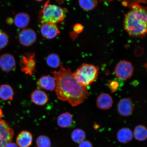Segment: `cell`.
I'll return each mask as SVG.
<instances>
[{
    "mask_svg": "<svg viewBox=\"0 0 147 147\" xmlns=\"http://www.w3.org/2000/svg\"><path fill=\"white\" fill-rule=\"evenodd\" d=\"M147 9L137 4L125 16L124 28L129 34L134 37H142L147 33Z\"/></svg>",
    "mask_w": 147,
    "mask_h": 147,
    "instance_id": "obj_2",
    "label": "cell"
},
{
    "mask_svg": "<svg viewBox=\"0 0 147 147\" xmlns=\"http://www.w3.org/2000/svg\"><path fill=\"white\" fill-rule=\"evenodd\" d=\"M108 87L112 93L115 92L117 91L119 85L117 81L113 80L108 82Z\"/></svg>",
    "mask_w": 147,
    "mask_h": 147,
    "instance_id": "obj_26",
    "label": "cell"
},
{
    "mask_svg": "<svg viewBox=\"0 0 147 147\" xmlns=\"http://www.w3.org/2000/svg\"><path fill=\"white\" fill-rule=\"evenodd\" d=\"M47 65L53 68H57L61 66L60 57L55 53H51L48 56L46 59Z\"/></svg>",
    "mask_w": 147,
    "mask_h": 147,
    "instance_id": "obj_21",
    "label": "cell"
},
{
    "mask_svg": "<svg viewBox=\"0 0 147 147\" xmlns=\"http://www.w3.org/2000/svg\"><path fill=\"white\" fill-rule=\"evenodd\" d=\"M134 69L130 62L123 60L116 66L115 72L117 78L122 80H126L133 76Z\"/></svg>",
    "mask_w": 147,
    "mask_h": 147,
    "instance_id": "obj_6",
    "label": "cell"
},
{
    "mask_svg": "<svg viewBox=\"0 0 147 147\" xmlns=\"http://www.w3.org/2000/svg\"><path fill=\"white\" fill-rule=\"evenodd\" d=\"M16 62L13 55L6 53L0 57V67L3 71L9 72L15 69Z\"/></svg>",
    "mask_w": 147,
    "mask_h": 147,
    "instance_id": "obj_11",
    "label": "cell"
},
{
    "mask_svg": "<svg viewBox=\"0 0 147 147\" xmlns=\"http://www.w3.org/2000/svg\"><path fill=\"white\" fill-rule=\"evenodd\" d=\"M32 134L26 130H23L18 136L16 142L20 147H29L32 145Z\"/></svg>",
    "mask_w": 147,
    "mask_h": 147,
    "instance_id": "obj_15",
    "label": "cell"
},
{
    "mask_svg": "<svg viewBox=\"0 0 147 147\" xmlns=\"http://www.w3.org/2000/svg\"><path fill=\"white\" fill-rule=\"evenodd\" d=\"M41 32L42 36L48 39H52L59 35L60 31L56 24L47 23L42 24Z\"/></svg>",
    "mask_w": 147,
    "mask_h": 147,
    "instance_id": "obj_10",
    "label": "cell"
},
{
    "mask_svg": "<svg viewBox=\"0 0 147 147\" xmlns=\"http://www.w3.org/2000/svg\"><path fill=\"white\" fill-rule=\"evenodd\" d=\"M38 87L42 88L47 90H54L56 88V82L54 77L46 75L40 78L37 82Z\"/></svg>",
    "mask_w": 147,
    "mask_h": 147,
    "instance_id": "obj_13",
    "label": "cell"
},
{
    "mask_svg": "<svg viewBox=\"0 0 147 147\" xmlns=\"http://www.w3.org/2000/svg\"><path fill=\"white\" fill-rule=\"evenodd\" d=\"M37 39L36 32L32 29H23L18 34V40L20 44L24 47H29L36 42Z\"/></svg>",
    "mask_w": 147,
    "mask_h": 147,
    "instance_id": "obj_8",
    "label": "cell"
},
{
    "mask_svg": "<svg viewBox=\"0 0 147 147\" xmlns=\"http://www.w3.org/2000/svg\"><path fill=\"white\" fill-rule=\"evenodd\" d=\"M48 1L38 14V22L41 24L50 23L56 24L62 22L65 19V11L56 5L49 4Z\"/></svg>",
    "mask_w": 147,
    "mask_h": 147,
    "instance_id": "obj_3",
    "label": "cell"
},
{
    "mask_svg": "<svg viewBox=\"0 0 147 147\" xmlns=\"http://www.w3.org/2000/svg\"><path fill=\"white\" fill-rule=\"evenodd\" d=\"M134 107V103L131 99L124 98L119 101L117 105V109L119 115L122 116L127 117L133 113Z\"/></svg>",
    "mask_w": 147,
    "mask_h": 147,
    "instance_id": "obj_9",
    "label": "cell"
},
{
    "mask_svg": "<svg viewBox=\"0 0 147 147\" xmlns=\"http://www.w3.org/2000/svg\"><path fill=\"white\" fill-rule=\"evenodd\" d=\"M133 136V133L130 129L123 128L120 129L117 132V138L119 142L127 143L132 140Z\"/></svg>",
    "mask_w": 147,
    "mask_h": 147,
    "instance_id": "obj_17",
    "label": "cell"
},
{
    "mask_svg": "<svg viewBox=\"0 0 147 147\" xmlns=\"http://www.w3.org/2000/svg\"><path fill=\"white\" fill-rule=\"evenodd\" d=\"M9 37L6 33L0 31V49L4 48L8 45Z\"/></svg>",
    "mask_w": 147,
    "mask_h": 147,
    "instance_id": "obj_25",
    "label": "cell"
},
{
    "mask_svg": "<svg viewBox=\"0 0 147 147\" xmlns=\"http://www.w3.org/2000/svg\"><path fill=\"white\" fill-rule=\"evenodd\" d=\"M35 55L34 53H29L22 56L20 65L21 70L26 74L32 76L36 71Z\"/></svg>",
    "mask_w": 147,
    "mask_h": 147,
    "instance_id": "obj_5",
    "label": "cell"
},
{
    "mask_svg": "<svg viewBox=\"0 0 147 147\" xmlns=\"http://www.w3.org/2000/svg\"><path fill=\"white\" fill-rule=\"evenodd\" d=\"M36 143L38 147H51L50 139L46 136L41 135L37 138Z\"/></svg>",
    "mask_w": 147,
    "mask_h": 147,
    "instance_id": "obj_24",
    "label": "cell"
},
{
    "mask_svg": "<svg viewBox=\"0 0 147 147\" xmlns=\"http://www.w3.org/2000/svg\"><path fill=\"white\" fill-rule=\"evenodd\" d=\"M96 104L99 109L104 110L109 109L113 105V97L109 94L101 93L97 97Z\"/></svg>",
    "mask_w": 147,
    "mask_h": 147,
    "instance_id": "obj_12",
    "label": "cell"
},
{
    "mask_svg": "<svg viewBox=\"0 0 147 147\" xmlns=\"http://www.w3.org/2000/svg\"><path fill=\"white\" fill-rule=\"evenodd\" d=\"M14 135L12 129L5 121L0 119V147H5L11 142Z\"/></svg>",
    "mask_w": 147,
    "mask_h": 147,
    "instance_id": "obj_7",
    "label": "cell"
},
{
    "mask_svg": "<svg viewBox=\"0 0 147 147\" xmlns=\"http://www.w3.org/2000/svg\"><path fill=\"white\" fill-rule=\"evenodd\" d=\"M84 30V27L80 24H76L73 27V30L77 34H80Z\"/></svg>",
    "mask_w": 147,
    "mask_h": 147,
    "instance_id": "obj_27",
    "label": "cell"
},
{
    "mask_svg": "<svg viewBox=\"0 0 147 147\" xmlns=\"http://www.w3.org/2000/svg\"><path fill=\"white\" fill-rule=\"evenodd\" d=\"M31 99L32 102L37 105L44 106L49 100V98L45 92L40 89L33 91L31 94Z\"/></svg>",
    "mask_w": 147,
    "mask_h": 147,
    "instance_id": "obj_14",
    "label": "cell"
},
{
    "mask_svg": "<svg viewBox=\"0 0 147 147\" xmlns=\"http://www.w3.org/2000/svg\"><path fill=\"white\" fill-rule=\"evenodd\" d=\"M7 23L9 24H12L13 22V20H12V18H9L7 20Z\"/></svg>",
    "mask_w": 147,
    "mask_h": 147,
    "instance_id": "obj_30",
    "label": "cell"
},
{
    "mask_svg": "<svg viewBox=\"0 0 147 147\" xmlns=\"http://www.w3.org/2000/svg\"><path fill=\"white\" fill-rule=\"evenodd\" d=\"M79 147H93L92 144L89 141L84 140L80 143Z\"/></svg>",
    "mask_w": 147,
    "mask_h": 147,
    "instance_id": "obj_28",
    "label": "cell"
},
{
    "mask_svg": "<svg viewBox=\"0 0 147 147\" xmlns=\"http://www.w3.org/2000/svg\"><path fill=\"white\" fill-rule=\"evenodd\" d=\"M3 115V113L2 110L1 108H0V119H1V117H2Z\"/></svg>",
    "mask_w": 147,
    "mask_h": 147,
    "instance_id": "obj_31",
    "label": "cell"
},
{
    "mask_svg": "<svg viewBox=\"0 0 147 147\" xmlns=\"http://www.w3.org/2000/svg\"><path fill=\"white\" fill-rule=\"evenodd\" d=\"M14 92L10 85L4 84L0 86V98L3 100H12Z\"/></svg>",
    "mask_w": 147,
    "mask_h": 147,
    "instance_id": "obj_19",
    "label": "cell"
},
{
    "mask_svg": "<svg viewBox=\"0 0 147 147\" xmlns=\"http://www.w3.org/2000/svg\"><path fill=\"white\" fill-rule=\"evenodd\" d=\"M59 70L51 72L56 82L55 92L58 99L75 107L82 103L90 94L87 88L77 81L69 68L60 66Z\"/></svg>",
    "mask_w": 147,
    "mask_h": 147,
    "instance_id": "obj_1",
    "label": "cell"
},
{
    "mask_svg": "<svg viewBox=\"0 0 147 147\" xmlns=\"http://www.w3.org/2000/svg\"><path fill=\"white\" fill-rule=\"evenodd\" d=\"M99 68L91 64L83 63L73 75L79 83L87 88L95 82L98 78Z\"/></svg>",
    "mask_w": 147,
    "mask_h": 147,
    "instance_id": "obj_4",
    "label": "cell"
},
{
    "mask_svg": "<svg viewBox=\"0 0 147 147\" xmlns=\"http://www.w3.org/2000/svg\"><path fill=\"white\" fill-rule=\"evenodd\" d=\"M134 136L137 140L143 141L147 138V130L146 127L142 125L136 126L134 131Z\"/></svg>",
    "mask_w": 147,
    "mask_h": 147,
    "instance_id": "obj_20",
    "label": "cell"
},
{
    "mask_svg": "<svg viewBox=\"0 0 147 147\" xmlns=\"http://www.w3.org/2000/svg\"><path fill=\"white\" fill-rule=\"evenodd\" d=\"M5 147H18L17 145L14 143H12V142L9 143Z\"/></svg>",
    "mask_w": 147,
    "mask_h": 147,
    "instance_id": "obj_29",
    "label": "cell"
},
{
    "mask_svg": "<svg viewBox=\"0 0 147 147\" xmlns=\"http://www.w3.org/2000/svg\"><path fill=\"white\" fill-rule=\"evenodd\" d=\"M79 3L80 6L84 10L90 11L97 6L98 1H80Z\"/></svg>",
    "mask_w": 147,
    "mask_h": 147,
    "instance_id": "obj_23",
    "label": "cell"
},
{
    "mask_svg": "<svg viewBox=\"0 0 147 147\" xmlns=\"http://www.w3.org/2000/svg\"><path fill=\"white\" fill-rule=\"evenodd\" d=\"M30 18L28 14L25 12L19 13L14 18L13 22L16 27L19 28L24 29L30 23Z\"/></svg>",
    "mask_w": 147,
    "mask_h": 147,
    "instance_id": "obj_16",
    "label": "cell"
},
{
    "mask_svg": "<svg viewBox=\"0 0 147 147\" xmlns=\"http://www.w3.org/2000/svg\"><path fill=\"white\" fill-rule=\"evenodd\" d=\"M71 137L74 142L80 143L85 139L86 134L83 130L80 128H77L72 132Z\"/></svg>",
    "mask_w": 147,
    "mask_h": 147,
    "instance_id": "obj_22",
    "label": "cell"
},
{
    "mask_svg": "<svg viewBox=\"0 0 147 147\" xmlns=\"http://www.w3.org/2000/svg\"><path fill=\"white\" fill-rule=\"evenodd\" d=\"M73 123L72 116L69 112H65L62 113L58 117L57 124L61 127H69Z\"/></svg>",
    "mask_w": 147,
    "mask_h": 147,
    "instance_id": "obj_18",
    "label": "cell"
}]
</instances>
